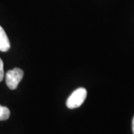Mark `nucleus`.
I'll return each mask as SVG.
<instances>
[{
    "mask_svg": "<svg viewBox=\"0 0 134 134\" xmlns=\"http://www.w3.org/2000/svg\"><path fill=\"white\" fill-rule=\"evenodd\" d=\"M10 48L9 39L5 33V30L0 25V51L6 52Z\"/></svg>",
    "mask_w": 134,
    "mask_h": 134,
    "instance_id": "obj_3",
    "label": "nucleus"
},
{
    "mask_svg": "<svg viewBox=\"0 0 134 134\" xmlns=\"http://www.w3.org/2000/svg\"><path fill=\"white\" fill-rule=\"evenodd\" d=\"M10 110L7 107L0 105V121H5L10 117Z\"/></svg>",
    "mask_w": 134,
    "mask_h": 134,
    "instance_id": "obj_4",
    "label": "nucleus"
},
{
    "mask_svg": "<svg viewBox=\"0 0 134 134\" xmlns=\"http://www.w3.org/2000/svg\"><path fill=\"white\" fill-rule=\"evenodd\" d=\"M24 75V72L19 68H14L8 71L5 75L7 86L10 90H14L17 88L19 82L22 81Z\"/></svg>",
    "mask_w": 134,
    "mask_h": 134,
    "instance_id": "obj_2",
    "label": "nucleus"
},
{
    "mask_svg": "<svg viewBox=\"0 0 134 134\" xmlns=\"http://www.w3.org/2000/svg\"><path fill=\"white\" fill-rule=\"evenodd\" d=\"M87 96L85 88H78L71 94L66 100V106L69 109H75L83 104Z\"/></svg>",
    "mask_w": 134,
    "mask_h": 134,
    "instance_id": "obj_1",
    "label": "nucleus"
},
{
    "mask_svg": "<svg viewBox=\"0 0 134 134\" xmlns=\"http://www.w3.org/2000/svg\"><path fill=\"white\" fill-rule=\"evenodd\" d=\"M4 77V63L2 60L0 58V82L3 80Z\"/></svg>",
    "mask_w": 134,
    "mask_h": 134,
    "instance_id": "obj_5",
    "label": "nucleus"
},
{
    "mask_svg": "<svg viewBox=\"0 0 134 134\" xmlns=\"http://www.w3.org/2000/svg\"><path fill=\"white\" fill-rule=\"evenodd\" d=\"M132 130H133V133L134 134V117L133 119V122H132Z\"/></svg>",
    "mask_w": 134,
    "mask_h": 134,
    "instance_id": "obj_6",
    "label": "nucleus"
}]
</instances>
